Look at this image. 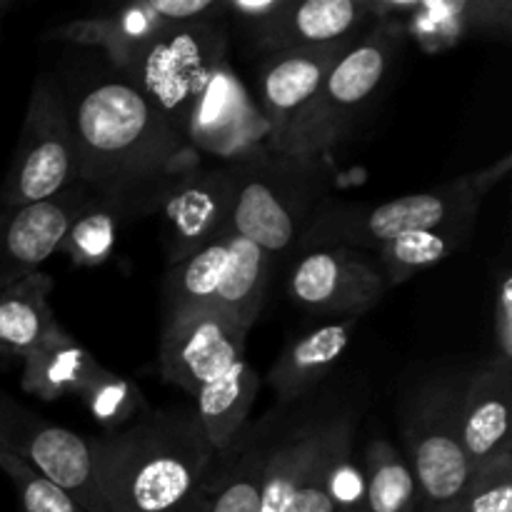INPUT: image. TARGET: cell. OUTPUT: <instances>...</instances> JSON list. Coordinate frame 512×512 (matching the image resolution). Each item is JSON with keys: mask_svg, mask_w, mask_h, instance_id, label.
Here are the masks:
<instances>
[{"mask_svg": "<svg viewBox=\"0 0 512 512\" xmlns=\"http://www.w3.org/2000/svg\"><path fill=\"white\" fill-rule=\"evenodd\" d=\"M78 148V183L123 213L138 200L158 203L193 168L188 140L125 75H90L63 90Z\"/></svg>", "mask_w": 512, "mask_h": 512, "instance_id": "1", "label": "cell"}, {"mask_svg": "<svg viewBox=\"0 0 512 512\" xmlns=\"http://www.w3.org/2000/svg\"><path fill=\"white\" fill-rule=\"evenodd\" d=\"M88 443L108 512L183 508L215 455L193 408L145 410Z\"/></svg>", "mask_w": 512, "mask_h": 512, "instance_id": "2", "label": "cell"}, {"mask_svg": "<svg viewBox=\"0 0 512 512\" xmlns=\"http://www.w3.org/2000/svg\"><path fill=\"white\" fill-rule=\"evenodd\" d=\"M510 158L483 173L465 175L428 193L400 195L380 205L320 203L313 210L303 240L318 248L378 250L398 235L443 228L453 223H475L483 195L498 175L508 170Z\"/></svg>", "mask_w": 512, "mask_h": 512, "instance_id": "3", "label": "cell"}, {"mask_svg": "<svg viewBox=\"0 0 512 512\" xmlns=\"http://www.w3.org/2000/svg\"><path fill=\"white\" fill-rule=\"evenodd\" d=\"M230 165V230L268 255L298 243L308 228L320 180L313 158H290L263 148Z\"/></svg>", "mask_w": 512, "mask_h": 512, "instance_id": "4", "label": "cell"}, {"mask_svg": "<svg viewBox=\"0 0 512 512\" xmlns=\"http://www.w3.org/2000/svg\"><path fill=\"white\" fill-rule=\"evenodd\" d=\"M403 38L405 25L383 18L363 40L350 45L273 153L315 160L333 148L378 93Z\"/></svg>", "mask_w": 512, "mask_h": 512, "instance_id": "5", "label": "cell"}, {"mask_svg": "<svg viewBox=\"0 0 512 512\" xmlns=\"http://www.w3.org/2000/svg\"><path fill=\"white\" fill-rule=\"evenodd\" d=\"M225 53L223 28L215 18H205L170 25L130 53L118 70L183 135L203 90L220 65L228 63Z\"/></svg>", "mask_w": 512, "mask_h": 512, "instance_id": "6", "label": "cell"}, {"mask_svg": "<svg viewBox=\"0 0 512 512\" xmlns=\"http://www.w3.org/2000/svg\"><path fill=\"white\" fill-rule=\"evenodd\" d=\"M78 183V148L63 88L40 78L25 110L13 160L0 185V210L45 203Z\"/></svg>", "mask_w": 512, "mask_h": 512, "instance_id": "7", "label": "cell"}, {"mask_svg": "<svg viewBox=\"0 0 512 512\" xmlns=\"http://www.w3.org/2000/svg\"><path fill=\"white\" fill-rule=\"evenodd\" d=\"M0 453L28 463L65 490L85 512H108L88 440L60 425L45 423L5 390H0Z\"/></svg>", "mask_w": 512, "mask_h": 512, "instance_id": "8", "label": "cell"}, {"mask_svg": "<svg viewBox=\"0 0 512 512\" xmlns=\"http://www.w3.org/2000/svg\"><path fill=\"white\" fill-rule=\"evenodd\" d=\"M248 330L218 308H190L165 315L160 373L195 395L200 388L245 360Z\"/></svg>", "mask_w": 512, "mask_h": 512, "instance_id": "9", "label": "cell"}, {"mask_svg": "<svg viewBox=\"0 0 512 512\" xmlns=\"http://www.w3.org/2000/svg\"><path fill=\"white\" fill-rule=\"evenodd\" d=\"M170 265L188 258L230 230L233 173L228 163L183 170L160 195Z\"/></svg>", "mask_w": 512, "mask_h": 512, "instance_id": "10", "label": "cell"}, {"mask_svg": "<svg viewBox=\"0 0 512 512\" xmlns=\"http://www.w3.org/2000/svg\"><path fill=\"white\" fill-rule=\"evenodd\" d=\"M388 283L378 263L360 250L318 248L300 258L288 278V293L295 305L313 313L358 315L383 300Z\"/></svg>", "mask_w": 512, "mask_h": 512, "instance_id": "11", "label": "cell"}, {"mask_svg": "<svg viewBox=\"0 0 512 512\" xmlns=\"http://www.w3.org/2000/svg\"><path fill=\"white\" fill-rule=\"evenodd\" d=\"M183 135L195 153L213 155L220 163H235L268 148L270 128L258 103H253L238 75L225 63L195 103Z\"/></svg>", "mask_w": 512, "mask_h": 512, "instance_id": "12", "label": "cell"}, {"mask_svg": "<svg viewBox=\"0 0 512 512\" xmlns=\"http://www.w3.org/2000/svg\"><path fill=\"white\" fill-rule=\"evenodd\" d=\"M408 445L423 505H458L475 470L458 438V400H425L408 423Z\"/></svg>", "mask_w": 512, "mask_h": 512, "instance_id": "13", "label": "cell"}, {"mask_svg": "<svg viewBox=\"0 0 512 512\" xmlns=\"http://www.w3.org/2000/svg\"><path fill=\"white\" fill-rule=\"evenodd\" d=\"M353 40L268 53L258 70V108L268 120V150H275L300 118L333 65Z\"/></svg>", "mask_w": 512, "mask_h": 512, "instance_id": "14", "label": "cell"}, {"mask_svg": "<svg viewBox=\"0 0 512 512\" xmlns=\"http://www.w3.org/2000/svg\"><path fill=\"white\" fill-rule=\"evenodd\" d=\"M93 200L83 183L65 193L18 210H0V293L38 273L63 243L75 215Z\"/></svg>", "mask_w": 512, "mask_h": 512, "instance_id": "15", "label": "cell"}, {"mask_svg": "<svg viewBox=\"0 0 512 512\" xmlns=\"http://www.w3.org/2000/svg\"><path fill=\"white\" fill-rule=\"evenodd\" d=\"M218 13H223V3L218 0H140L108 10L105 15L65 25L58 35L70 43L98 45L108 53L115 68H120L130 53L170 25L193 23Z\"/></svg>", "mask_w": 512, "mask_h": 512, "instance_id": "16", "label": "cell"}, {"mask_svg": "<svg viewBox=\"0 0 512 512\" xmlns=\"http://www.w3.org/2000/svg\"><path fill=\"white\" fill-rule=\"evenodd\" d=\"M378 13L368 0H280L278 8L253 25V40L268 53L340 43Z\"/></svg>", "mask_w": 512, "mask_h": 512, "instance_id": "17", "label": "cell"}, {"mask_svg": "<svg viewBox=\"0 0 512 512\" xmlns=\"http://www.w3.org/2000/svg\"><path fill=\"white\" fill-rule=\"evenodd\" d=\"M458 438L473 468L512 453L508 360L488 365L468 383L458 400Z\"/></svg>", "mask_w": 512, "mask_h": 512, "instance_id": "18", "label": "cell"}, {"mask_svg": "<svg viewBox=\"0 0 512 512\" xmlns=\"http://www.w3.org/2000/svg\"><path fill=\"white\" fill-rule=\"evenodd\" d=\"M270 440L240 435L225 453L213 455L208 473L195 490L203 512H260L263 468Z\"/></svg>", "mask_w": 512, "mask_h": 512, "instance_id": "19", "label": "cell"}, {"mask_svg": "<svg viewBox=\"0 0 512 512\" xmlns=\"http://www.w3.org/2000/svg\"><path fill=\"white\" fill-rule=\"evenodd\" d=\"M350 438V418H330L325 423L323 440L285 512H338V505L363 500V483L345 468L353 443Z\"/></svg>", "mask_w": 512, "mask_h": 512, "instance_id": "20", "label": "cell"}, {"mask_svg": "<svg viewBox=\"0 0 512 512\" xmlns=\"http://www.w3.org/2000/svg\"><path fill=\"white\" fill-rule=\"evenodd\" d=\"M50 290L53 280L33 273L0 293V353L25 360L68 338L48 305Z\"/></svg>", "mask_w": 512, "mask_h": 512, "instance_id": "21", "label": "cell"}, {"mask_svg": "<svg viewBox=\"0 0 512 512\" xmlns=\"http://www.w3.org/2000/svg\"><path fill=\"white\" fill-rule=\"evenodd\" d=\"M355 318L343 323H328L310 330L308 335L290 343L270 368L268 383L283 405L295 403L308 395L315 385L328 378L330 370L340 363L353 338Z\"/></svg>", "mask_w": 512, "mask_h": 512, "instance_id": "22", "label": "cell"}, {"mask_svg": "<svg viewBox=\"0 0 512 512\" xmlns=\"http://www.w3.org/2000/svg\"><path fill=\"white\" fill-rule=\"evenodd\" d=\"M108 380V370L100 368L95 358L78 348L70 335L23 360L25 393L43 400L80 398L88 403Z\"/></svg>", "mask_w": 512, "mask_h": 512, "instance_id": "23", "label": "cell"}, {"mask_svg": "<svg viewBox=\"0 0 512 512\" xmlns=\"http://www.w3.org/2000/svg\"><path fill=\"white\" fill-rule=\"evenodd\" d=\"M258 385V373L245 360H240L228 373L193 395V410L215 455L225 453L243 435L255 395H258Z\"/></svg>", "mask_w": 512, "mask_h": 512, "instance_id": "24", "label": "cell"}, {"mask_svg": "<svg viewBox=\"0 0 512 512\" xmlns=\"http://www.w3.org/2000/svg\"><path fill=\"white\" fill-rule=\"evenodd\" d=\"M270 270H273V255L230 230L228 260L215 290L213 308L223 310L235 323L250 330L265 305Z\"/></svg>", "mask_w": 512, "mask_h": 512, "instance_id": "25", "label": "cell"}, {"mask_svg": "<svg viewBox=\"0 0 512 512\" xmlns=\"http://www.w3.org/2000/svg\"><path fill=\"white\" fill-rule=\"evenodd\" d=\"M363 512H418V483L408 458L388 440H370L363 460Z\"/></svg>", "mask_w": 512, "mask_h": 512, "instance_id": "26", "label": "cell"}, {"mask_svg": "<svg viewBox=\"0 0 512 512\" xmlns=\"http://www.w3.org/2000/svg\"><path fill=\"white\" fill-rule=\"evenodd\" d=\"M325 423H308L295 428L283 440H270L263 468L260 512H285L295 490L303 483L305 470L323 440Z\"/></svg>", "mask_w": 512, "mask_h": 512, "instance_id": "27", "label": "cell"}, {"mask_svg": "<svg viewBox=\"0 0 512 512\" xmlns=\"http://www.w3.org/2000/svg\"><path fill=\"white\" fill-rule=\"evenodd\" d=\"M470 230H473V223H453L443 225V228L398 235V238L380 245L375 255H378V268L388 288L405 283L420 270L433 268L440 260L448 258L468 238Z\"/></svg>", "mask_w": 512, "mask_h": 512, "instance_id": "28", "label": "cell"}, {"mask_svg": "<svg viewBox=\"0 0 512 512\" xmlns=\"http://www.w3.org/2000/svg\"><path fill=\"white\" fill-rule=\"evenodd\" d=\"M228 233L170 265L165 275V315L190 308H213L215 290L228 260Z\"/></svg>", "mask_w": 512, "mask_h": 512, "instance_id": "29", "label": "cell"}, {"mask_svg": "<svg viewBox=\"0 0 512 512\" xmlns=\"http://www.w3.org/2000/svg\"><path fill=\"white\" fill-rule=\"evenodd\" d=\"M120 215L123 210L113 200L93 198L75 215L58 250H65L78 265L105 263L113 253Z\"/></svg>", "mask_w": 512, "mask_h": 512, "instance_id": "30", "label": "cell"}, {"mask_svg": "<svg viewBox=\"0 0 512 512\" xmlns=\"http://www.w3.org/2000/svg\"><path fill=\"white\" fill-rule=\"evenodd\" d=\"M0 470H5V475L18 488L20 505L25 512H85L65 490H60L38 470L13 455L0 453Z\"/></svg>", "mask_w": 512, "mask_h": 512, "instance_id": "31", "label": "cell"}, {"mask_svg": "<svg viewBox=\"0 0 512 512\" xmlns=\"http://www.w3.org/2000/svg\"><path fill=\"white\" fill-rule=\"evenodd\" d=\"M458 505L463 512H512V453L475 468Z\"/></svg>", "mask_w": 512, "mask_h": 512, "instance_id": "32", "label": "cell"}, {"mask_svg": "<svg viewBox=\"0 0 512 512\" xmlns=\"http://www.w3.org/2000/svg\"><path fill=\"white\" fill-rule=\"evenodd\" d=\"M510 305H512V295H510V278L505 275L503 283H500V293H498V325H495V333H498V343L500 350H503V360L510 363V355H512V313H510Z\"/></svg>", "mask_w": 512, "mask_h": 512, "instance_id": "33", "label": "cell"}, {"mask_svg": "<svg viewBox=\"0 0 512 512\" xmlns=\"http://www.w3.org/2000/svg\"><path fill=\"white\" fill-rule=\"evenodd\" d=\"M418 512H463L460 505H420Z\"/></svg>", "mask_w": 512, "mask_h": 512, "instance_id": "34", "label": "cell"}, {"mask_svg": "<svg viewBox=\"0 0 512 512\" xmlns=\"http://www.w3.org/2000/svg\"><path fill=\"white\" fill-rule=\"evenodd\" d=\"M338 512H363V500H353V503L338 505Z\"/></svg>", "mask_w": 512, "mask_h": 512, "instance_id": "35", "label": "cell"}, {"mask_svg": "<svg viewBox=\"0 0 512 512\" xmlns=\"http://www.w3.org/2000/svg\"><path fill=\"white\" fill-rule=\"evenodd\" d=\"M175 512H203L200 510V505H198V500H195V493H193V498L188 500V503L183 505V508H178Z\"/></svg>", "mask_w": 512, "mask_h": 512, "instance_id": "36", "label": "cell"}, {"mask_svg": "<svg viewBox=\"0 0 512 512\" xmlns=\"http://www.w3.org/2000/svg\"><path fill=\"white\" fill-rule=\"evenodd\" d=\"M10 8V3L8 0H0V20H3V15H5V10Z\"/></svg>", "mask_w": 512, "mask_h": 512, "instance_id": "37", "label": "cell"}]
</instances>
